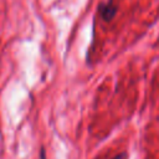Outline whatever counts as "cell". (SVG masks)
I'll use <instances>...</instances> for the list:
<instances>
[{"label": "cell", "mask_w": 159, "mask_h": 159, "mask_svg": "<svg viewBox=\"0 0 159 159\" xmlns=\"http://www.w3.org/2000/svg\"><path fill=\"white\" fill-rule=\"evenodd\" d=\"M128 157H127V154L125 153H122V154H118V155H116L113 159H127Z\"/></svg>", "instance_id": "7a4b0ae2"}, {"label": "cell", "mask_w": 159, "mask_h": 159, "mask_svg": "<svg viewBox=\"0 0 159 159\" xmlns=\"http://www.w3.org/2000/svg\"><path fill=\"white\" fill-rule=\"evenodd\" d=\"M98 11L104 21H111L117 14V6L114 5V2L112 0H109V1L102 2L98 6Z\"/></svg>", "instance_id": "6da1fadb"}]
</instances>
